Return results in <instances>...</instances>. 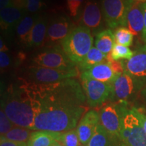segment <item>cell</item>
<instances>
[{
	"label": "cell",
	"mask_w": 146,
	"mask_h": 146,
	"mask_svg": "<svg viewBox=\"0 0 146 146\" xmlns=\"http://www.w3.org/2000/svg\"><path fill=\"white\" fill-rule=\"evenodd\" d=\"M129 6L124 0H102V10L105 21L110 29L127 27Z\"/></svg>",
	"instance_id": "7"
},
{
	"label": "cell",
	"mask_w": 146,
	"mask_h": 146,
	"mask_svg": "<svg viewBox=\"0 0 146 146\" xmlns=\"http://www.w3.org/2000/svg\"><path fill=\"white\" fill-rule=\"evenodd\" d=\"M99 124V113L96 110H89L84 114L76 129L81 145H87Z\"/></svg>",
	"instance_id": "13"
},
{
	"label": "cell",
	"mask_w": 146,
	"mask_h": 146,
	"mask_svg": "<svg viewBox=\"0 0 146 146\" xmlns=\"http://www.w3.org/2000/svg\"><path fill=\"white\" fill-rule=\"evenodd\" d=\"M94 38L89 28L79 26L73 29L61 42L62 48L73 63L78 64L92 48Z\"/></svg>",
	"instance_id": "3"
},
{
	"label": "cell",
	"mask_w": 146,
	"mask_h": 146,
	"mask_svg": "<svg viewBox=\"0 0 146 146\" xmlns=\"http://www.w3.org/2000/svg\"><path fill=\"white\" fill-rule=\"evenodd\" d=\"M81 80L87 102L91 107L101 106L110 98L112 85L83 76H81Z\"/></svg>",
	"instance_id": "8"
},
{
	"label": "cell",
	"mask_w": 146,
	"mask_h": 146,
	"mask_svg": "<svg viewBox=\"0 0 146 146\" xmlns=\"http://www.w3.org/2000/svg\"><path fill=\"white\" fill-rule=\"evenodd\" d=\"M10 64V58L6 52H0V68L1 70L6 68Z\"/></svg>",
	"instance_id": "31"
},
{
	"label": "cell",
	"mask_w": 146,
	"mask_h": 146,
	"mask_svg": "<svg viewBox=\"0 0 146 146\" xmlns=\"http://www.w3.org/2000/svg\"><path fill=\"white\" fill-rule=\"evenodd\" d=\"M114 146H127V145H126L125 143H124L123 141H120V142H118V143H117V144H114Z\"/></svg>",
	"instance_id": "40"
},
{
	"label": "cell",
	"mask_w": 146,
	"mask_h": 146,
	"mask_svg": "<svg viewBox=\"0 0 146 146\" xmlns=\"http://www.w3.org/2000/svg\"><path fill=\"white\" fill-rule=\"evenodd\" d=\"M116 139L112 136L100 125L97 126L94 134L89 140L87 146H114L112 141Z\"/></svg>",
	"instance_id": "23"
},
{
	"label": "cell",
	"mask_w": 146,
	"mask_h": 146,
	"mask_svg": "<svg viewBox=\"0 0 146 146\" xmlns=\"http://www.w3.org/2000/svg\"><path fill=\"white\" fill-rule=\"evenodd\" d=\"M47 28L46 20L42 17L38 18L29 36L27 46L29 47L41 46L46 39Z\"/></svg>",
	"instance_id": "18"
},
{
	"label": "cell",
	"mask_w": 146,
	"mask_h": 146,
	"mask_svg": "<svg viewBox=\"0 0 146 146\" xmlns=\"http://www.w3.org/2000/svg\"><path fill=\"white\" fill-rule=\"evenodd\" d=\"M125 71L141 87L146 84V45L135 51L133 57L125 63Z\"/></svg>",
	"instance_id": "11"
},
{
	"label": "cell",
	"mask_w": 146,
	"mask_h": 146,
	"mask_svg": "<svg viewBox=\"0 0 146 146\" xmlns=\"http://www.w3.org/2000/svg\"><path fill=\"white\" fill-rule=\"evenodd\" d=\"M51 146H64V145L57 141H54L53 142V143L52 144V145Z\"/></svg>",
	"instance_id": "39"
},
{
	"label": "cell",
	"mask_w": 146,
	"mask_h": 146,
	"mask_svg": "<svg viewBox=\"0 0 146 146\" xmlns=\"http://www.w3.org/2000/svg\"><path fill=\"white\" fill-rule=\"evenodd\" d=\"M114 39L116 43L129 47L132 45L133 35L130 31L125 27H119L114 33Z\"/></svg>",
	"instance_id": "27"
},
{
	"label": "cell",
	"mask_w": 146,
	"mask_h": 146,
	"mask_svg": "<svg viewBox=\"0 0 146 146\" xmlns=\"http://www.w3.org/2000/svg\"><path fill=\"white\" fill-rule=\"evenodd\" d=\"M107 54H104L96 47L89 50L84 59L77 64L78 70L82 72L89 70L100 63L107 62Z\"/></svg>",
	"instance_id": "19"
},
{
	"label": "cell",
	"mask_w": 146,
	"mask_h": 146,
	"mask_svg": "<svg viewBox=\"0 0 146 146\" xmlns=\"http://www.w3.org/2000/svg\"><path fill=\"white\" fill-rule=\"evenodd\" d=\"M56 141L64 146H81V144L76 129L61 132Z\"/></svg>",
	"instance_id": "25"
},
{
	"label": "cell",
	"mask_w": 146,
	"mask_h": 146,
	"mask_svg": "<svg viewBox=\"0 0 146 146\" xmlns=\"http://www.w3.org/2000/svg\"><path fill=\"white\" fill-rule=\"evenodd\" d=\"M25 83L35 113L33 131L72 130L89 111L83 87L76 79L54 83Z\"/></svg>",
	"instance_id": "1"
},
{
	"label": "cell",
	"mask_w": 146,
	"mask_h": 146,
	"mask_svg": "<svg viewBox=\"0 0 146 146\" xmlns=\"http://www.w3.org/2000/svg\"><path fill=\"white\" fill-rule=\"evenodd\" d=\"M39 16L35 15L25 16L18 25L16 33L20 41L23 44L27 45L29 36Z\"/></svg>",
	"instance_id": "21"
},
{
	"label": "cell",
	"mask_w": 146,
	"mask_h": 146,
	"mask_svg": "<svg viewBox=\"0 0 146 146\" xmlns=\"http://www.w3.org/2000/svg\"><path fill=\"white\" fill-rule=\"evenodd\" d=\"M0 146H27V142H18L9 141V140H1Z\"/></svg>",
	"instance_id": "33"
},
{
	"label": "cell",
	"mask_w": 146,
	"mask_h": 146,
	"mask_svg": "<svg viewBox=\"0 0 146 146\" xmlns=\"http://www.w3.org/2000/svg\"><path fill=\"white\" fill-rule=\"evenodd\" d=\"M60 134L59 132L34 131L27 142V146H51L58 139Z\"/></svg>",
	"instance_id": "20"
},
{
	"label": "cell",
	"mask_w": 146,
	"mask_h": 146,
	"mask_svg": "<svg viewBox=\"0 0 146 146\" xmlns=\"http://www.w3.org/2000/svg\"><path fill=\"white\" fill-rule=\"evenodd\" d=\"M142 95H143L144 98H145V99L146 100V86L144 87L143 91H142Z\"/></svg>",
	"instance_id": "42"
},
{
	"label": "cell",
	"mask_w": 146,
	"mask_h": 146,
	"mask_svg": "<svg viewBox=\"0 0 146 146\" xmlns=\"http://www.w3.org/2000/svg\"><path fill=\"white\" fill-rule=\"evenodd\" d=\"M133 108L135 112L136 113V114L137 115L139 118L144 131L146 133V114L141 109L136 108Z\"/></svg>",
	"instance_id": "32"
},
{
	"label": "cell",
	"mask_w": 146,
	"mask_h": 146,
	"mask_svg": "<svg viewBox=\"0 0 146 146\" xmlns=\"http://www.w3.org/2000/svg\"><path fill=\"white\" fill-rule=\"evenodd\" d=\"M124 1H125V2L127 3L129 6H131V5L133 3V2H134V1H133V0H124Z\"/></svg>",
	"instance_id": "41"
},
{
	"label": "cell",
	"mask_w": 146,
	"mask_h": 146,
	"mask_svg": "<svg viewBox=\"0 0 146 146\" xmlns=\"http://www.w3.org/2000/svg\"><path fill=\"white\" fill-rule=\"evenodd\" d=\"M78 69L61 70L45 68L40 66H31L29 67L27 75L29 81L35 83H54L68 78H74L78 76Z\"/></svg>",
	"instance_id": "5"
},
{
	"label": "cell",
	"mask_w": 146,
	"mask_h": 146,
	"mask_svg": "<svg viewBox=\"0 0 146 146\" xmlns=\"http://www.w3.org/2000/svg\"><path fill=\"white\" fill-rule=\"evenodd\" d=\"M141 87V85L125 71L112 85V93L110 100L117 102H127L136 90Z\"/></svg>",
	"instance_id": "10"
},
{
	"label": "cell",
	"mask_w": 146,
	"mask_h": 146,
	"mask_svg": "<svg viewBox=\"0 0 146 146\" xmlns=\"http://www.w3.org/2000/svg\"><path fill=\"white\" fill-rule=\"evenodd\" d=\"M12 5V0H0V9L3 10Z\"/></svg>",
	"instance_id": "36"
},
{
	"label": "cell",
	"mask_w": 146,
	"mask_h": 146,
	"mask_svg": "<svg viewBox=\"0 0 146 146\" xmlns=\"http://www.w3.org/2000/svg\"><path fill=\"white\" fill-rule=\"evenodd\" d=\"M134 55V52L130 50L129 47L122 45L118 43H115L112 52L110 53V56L113 60H118L125 59L129 60Z\"/></svg>",
	"instance_id": "26"
},
{
	"label": "cell",
	"mask_w": 146,
	"mask_h": 146,
	"mask_svg": "<svg viewBox=\"0 0 146 146\" xmlns=\"http://www.w3.org/2000/svg\"><path fill=\"white\" fill-rule=\"evenodd\" d=\"M134 2L133 3H139V4H143L146 2V0H133Z\"/></svg>",
	"instance_id": "38"
},
{
	"label": "cell",
	"mask_w": 146,
	"mask_h": 146,
	"mask_svg": "<svg viewBox=\"0 0 146 146\" xmlns=\"http://www.w3.org/2000/svg\"><path fill=\"white\" fill-rule=\"evenodd\" d=\"M142 10H143V16H144V28L143 33H142V39H143V41H145L146 43V2L143 4L141 5Z\"/></svg>",
	"instance_id": "35"
},
{
	"label": "cell",
	"mask_w": 146,
	"mask_h": 146,
	"mask_svg": "<svg viewBox=\"0 0 146 146\" xmlns=\"http://www.w3.org/2000/svg\"><path fill=\"white\" fill-rule=\"evenodd\" d=\"M36 65L45 68L70 70L76 68L64 52L62 48L58 46L45 50L39 53L33 59Z\"/></svg>",
	"instance_id": "6"
},
{
	"label": "cell",
	"mask_w": 146,
	"mask_h": 146,
	"mask_svg": "<svg viewBox=\"0 0 146 146\" xmlns=\"http://www.w3.org/2000/svg\"><path fill=\"white\" fill-rule=\"evenodd\" d=\"M14 127L16 126L7 116L4 111L1 108V110H0V135H1V137L7 134Z\"/></svg>",
	"instance_id": "28"
},
{
	"label": "cell",
	"mask_w": 146,
	"mask_h": 146,
	"mask_svg": "<svg viewBox=\"0 0 146 146\" xmlns=\"http://www.w3.org/2000/svg\"><path fill=\"white\" fill-rule=\"evenodd\" d=\"M81 146H87V145H81Z\"/></svg>",
	"instance_id": "43"
},
{
	"label": "cell",
	"mask_w": 146,
	"mask_h": 146,
	"mask_svg": "<svg viewBox=\"0 0 146 146\" xmlns=\"http://www.w3.org/2000/svg\"><path fill=\"white\" fill-rule=\"evenodd\" d=\"M34 131L30 130L26 128L21 127H14L12 130L5 134V135L1 136L0 140H9V141H18V142H28L31 135L32 133Z\"/></svg>",
	"instance_id": "24"
},
{
	"label": "cell",
	"mask_w": 146,
	"mask_h": 146,
	"mask_svg": "<svg viewBox=\"0 0 146 146\" xmlns=\"http://www.w3.org/2000/svg\"><path fill=\"white\" fill-rule=\"evenodd\" d=\"M115 43L114 35L110 29H106L100 32L97 35L95 41L96 47L107 55L112 52Z\"/></svg>",
	"instance_id": "22"
},
{
	"label": "cell",
	"mask_w": 146,
	"mask_h": 146,
	"mask_svg": "<svg viewBox=\"0 0 146 146\" xmlns=\"http://www.w3.org/2000/svg\"><path fill=\"white\" fill-rule=\"evenodd\" d=\"M122 125L120 140L127 146H146V133L139 118L132 108L127 109V102H120Z\"/></svg>",
	"instance_id": "4"
},
{
	"label": "cell",
	"mask_w": 146,
	"mask_h": 146,
	"mask_svg": "<svg viewBox=\"0 0 146 146\" xmlns=\"http://www.w3.org/2000/svg\"><path fill=\"white\" fill-rule=\"evenodd\" d=\"M100 123L110 135L120 139L122 125L121 103H110L102 107L99 112Z\"/></svg>",
	"instance_id": "9"
},
{
	"label": "cell",
	"mask_w": 146,
	"mask_h": 146,
	"mask_svg": "<svg viewBox=\"0 0 146 146\" xmlns=\"http://www.w3.org/2000/svg\"><path fill=\"white\" fill-rule=\"evenodd\" d=\"M12 5L24 11L26 10L27 0H12Z\"/></svg>",
	"instance_id": "34"
},
{
	"label": "cell",
	"mask_w": 146,
	"mask_h": 146,
	"mask_svg": "<svg viewBox=\"0 0 146 146\" xmlns=\"http://www.w3.org/2000/svg\"><path fill=\"white\" fill-rule=\"evenodd\" d=\"M45 5L43 0H27L25 11L30 13H36L41 10Z\"/></svg>",
	"instance_id": "29"
},
{
	"label": "cell",
	"mask_w": 146,
	"mask_h": 146,
	"mask_svg": "<svg viewBox=\"0 0 146 146\" xmlns=\"http://www.w3.org/2000/svg\"><path fill=\"white\" fill-rule=\"evenodd\" d=\"M72 25L66 16H60L55 18L47 28L45 41L50 43L62 42L73 29Z\"/></svg>",
	"instance_id": "12"
},
{
	"label": "cell",
	"mask_w": 146,
	"mask_h": 146,
	"mask_svg": "<svg viewBox=\"0 0 146 146\" xmlns=\"http://www.w3.org/2000/svg\"><path fill=\"white\" fill-rule=\"evenodd\" d=\"M141 5L133 3L127 12V27L136 36L142 35L144 28V16Z\"/></svg>",
	"instance_id": "17"
},
{
	"label": "cell",
	"mask_w": 146,
	"mask_h": 146,
	"mask_svg": "<svg viewBox=\"0 0 146 146\" xmlns=\"http://www.w3.org/2000/svg\"><path fill=\"white\" fill-rule=\"evenodd\" d=\"M8 51V48L7 47L6 45H5V42L3 41V39H0V52H6Z\"/></svg>",
	"instance_id": "37"
},
{
	"label": "cell",
	"mask_w": 146,
	"mask_h": 146,
	"mask_svg": "<svg viewBox=\"0 0 146 146\" xmlns=\"http://www.w3.org/2000/svg\"><path fill=\"white\" fill-rule=\"evenodd\" d=\"M23 11L13 5L7 7L0 11V27L1 31L8 33L12 31L22 20Z\"/></svg>",
	"instance_id": "15"
},
{
	"label": "cell",
	"mask_w": 146,
	"mask_h": 146,
	"mask_svg": "<svg viewBox=\"0 0 146 146\" xmlns=\"http://www.w3.org/2000/svg\"><path fill=\"white\" fill-rule=\"evenodd\" d=\"M68 10L70 16L74 17L78 14V12L81 8L84 0H66Z\"/></svg>",
	"instance_id": "30"
},
{
	"label": "cell",
	"mask_w": 146,
	"mask_h": 146,
	"mask_svg": "<svg viewBox=\"0 0 146 146\" xmlns=\"http://www.w3.org/2000/svg\"><path fill=\"white\" fill-rule=\"evenodd\" d=\"M81 76L112 85L120 75L116 74L107 62L100 63L89 70L81 72Z\"/></svg>",
	"instance_id": "14"
},
{
	"label": "cell",
	"mask_w": 146,
	"mask_h": 146,
	"mask_svg": "<svg viewBox=\"0 0 146 146\" xmlns=\"http://www.w3.org/2000/svg\"><path fill=\"white\" fill-rule=\"evenodd\" d=\"M1 108L14 125L33 131L35 113L25 82L8 87L1 98Z\"/></svg>",
	"instance_id": "2"
},
{
	"label": "cell",
	"mask_w": 146,
	"mask_h": 146,
	"mask_svg": "<svg viewBox=\"0 0 146 146\" xmlns=\"http://www.w3.org/2000/svg\"><path fill=\"white\" fill-rule=\"evenodd\" d=\"M81 26L89 29H98L102 23V12L98 3L88 1L84 7L81 21Z\"/></svg>",
	"instance_id": "16"
}]
</instances>
